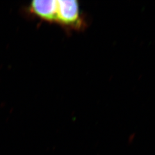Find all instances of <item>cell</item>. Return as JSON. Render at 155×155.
I'll use <instances>...</instances> for the list:
<instances>
[{"instance_id":"cell-1","label":"cell","mask_w":155,"mask_h":155,"mask_svg":"<svg viewBox=\"0 0 155 155\" xmlns=\"http://www.w3.org/2000/svg\"><path fill=\"white\" fill-rule=\"evenodd\" d=\"M29 10L39 18L68 29L82 31L87 27L86 19L76 0L33 1Z\"/></svg>"}]
</instances>
